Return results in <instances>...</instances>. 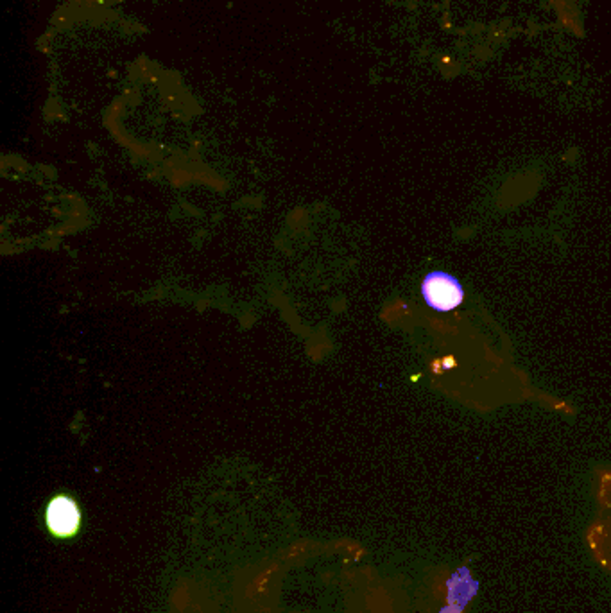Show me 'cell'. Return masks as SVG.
I'll use <instances>...</instances> for the list:
<instances>
[{
    "instance_id": "cell-1",
    "label": "cell",
    "mask_w": 611,
    "mask_h": 613,
    "mask_svg": "<svg viewBox=\"0 0 611 613\" xmlns=\"http://www.w3.org/2000/svg\"><path fill=\"white\" fill-rule=\"evenodd\" d=\"M421 296L436 312L456 310L465 300V289L456 277L444 271H432L421 282Z\"/></svg>"
},
{
    "instance_id": "cell-2",
    "label": "cell",
    "mask_w": 611,
    "mask_h": 613,
    "mask_svg": "<svg viewBox=\"0 0 611 613\" xmlns=\"http://www.w3.org/2000/svg\"><path fill=\"white\" fill-rule=\"evenodd\" d=\"M47 528L57 538H70L78 535L81 525V511L76 500L66 495H57L47 506Z\"/></svg>"
},
{
    "instance_id": "cell-3",
    "label": "cell",
    "mask_w": 611,
    "mask_h": 613,
    "mask_svg": "<svg viewBox=\"0 0 611 613\" xmlns=\"http://www.w3.org/2000/svg\"><path fill=\"white\" fill-rule=\"evenodd\" d=\"M447 586H449V595L447 597H449L450 605L461 606V608H465L470 602V599L479 590V583L470 577L468 569H461L459 572L454 574L449 579V583H447Z\"/></svg>"
},
{
    "instance_id": "cell-4",
    "label": "cell",
    "mask_w": 611,
    "mask_h": 613,
    "mask_svg": "<svg viewBox=\"0 0 611 613\" xmlns=\"http://www.w3.org/2000/svg\"><path fill=\"white\" fill-rule=\"evenodd\" d=\"M139 70H140V74H142L143 78H147V76L151 74V70H149V61H147L146 57H140V60H139Z\"/></svg>"
},
{
    "instance_id": "cell-5",
    "label": "cell",
    "mask_w": 611,
    "mask_h": 613,
    "mask_svg": "<svg viewBox=\"0 0 611 613\" xmlns=\"http://www.w3.org/2000/svg\"><path fill=\"white\" fill-rule=\"evenodd\" d=\"M440 613H463V608H461V606H456V605H449V606H444V608L441 609Z\"/></svg>"
},
{
    "instance_id": "cell-6",
    "label": "cell",
    "mask_w": 611,
    "mask_h": 613,
    "mask_svg": "<svg viewBox=\"0 0 611 613\" xmlns=\"http://www.w3.org/2000/svg\"><path fill=\"white\" fill-rule=\"evenodd\" d=\"M147 81H149V83H156V81H158V76H155V74H149V76H147Z\"/></svg>"
}]
</instances>
